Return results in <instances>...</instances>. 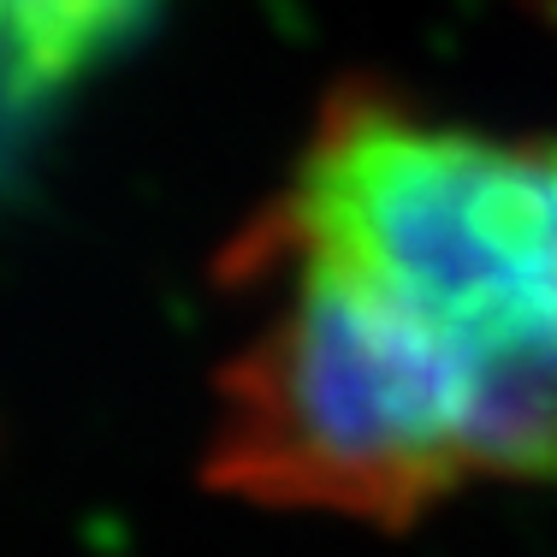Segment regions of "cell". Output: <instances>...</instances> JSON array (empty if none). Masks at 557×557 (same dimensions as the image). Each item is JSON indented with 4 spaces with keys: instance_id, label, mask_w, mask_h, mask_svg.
Returning <instances> with one entry per match:
<instances>
[{
    "instance_id": "obj_1",
    "label": "cell",
    "mask_w": 557,
    "mask_h": 557,
    "mask_svg": "<svg viewBox=\"0 0 557 557\" xmlns=\"http://www.w3.org/2000/svg\"><path fill=\"white\" fill-rule=\"evenodd\" d=\"M208 481L397 528L557 474V143L344 84L225 244Z\"/></svg>"
},
{
    "instance_id": "obj_2",
    "label": "cell",
    "mask_w": 557,
    "mask_h": 557,
    "mask_svg": "<svg viewBox=\"0 0 557 557\" xmlns=\"http://www.w3.org/2000/svg\"><path fill=\"white\" fill-rule=\"evenodd\" d=\"M143 0H0V125L131 30Z\"/></svg>"
},
{
    "instance_id": "obj_3",
    "label": "cell",
    "mask_w": 557,
    "mask_h": 557,
    "mask_svg": "<svg viewBox=\"0 0 557 557\" xmlns=\"http://www.w3.org/2000/svg\"><path fill=\"white\" fill-rule=\"evenodd\" d=\"M540 7H552V12H557V0H540Z\"/></svg>"
}]
</instances>
